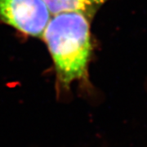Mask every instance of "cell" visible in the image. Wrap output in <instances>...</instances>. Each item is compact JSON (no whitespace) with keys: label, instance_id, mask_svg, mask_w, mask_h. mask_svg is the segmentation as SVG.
Returning a JSON list of instances; mask_svg holds the SVG:
<instances>
[{"label":"cell","instance_id":"cell-2","mask_svg":"<svg viewBox=\"0 0 147 147\" xmlns=\"http://www.w3.org/2000/svg\"><path fill=\"white\" fill-rule=\"evenodd\" d=\"M50 19L42 0H0V22L24 34L42 38Z\"/></svg>","mask_w":147,"mask_h":147},{"label":"cell","instance_id":"cell-1","mask_svg":"<svg viewBox=\"0 0 147 147\" xmlns=\"http://www.w3.org/2000/svg\"><path fill=\"white\" fill-rule=\"evenodd\" d=\"M42 38L53 58L58 87L67 90L74 81L88 83L92 53L89 16L81 11L55 15Z\"/></svg>","mask_w":147,"mask_h":147},{"label":"cell","instance_id":"cell-3","mask_svg":"<svg viewBox=\"0 0 147 147\" xmlns=\"http://www.w3.org/2000/svg\"><path fill=\"white\" fill-rule=\"evenodd\" d=\"M53 16L63 12L81 11L88 16L94 15L96 9L107 0H42Z\"/></svg>","mask_w":147,"mask_h":147}]
</instances>
